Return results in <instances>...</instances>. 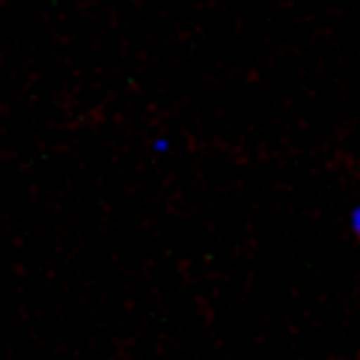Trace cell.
I'll return each mask as SVG.
<instances>
[{"instance_id":"6da1fadb","label":"cell","mask_w":360,"mask_h":360,"mask_svg":"<svg viewBox=\"0 0 360 360\" xmlns=\"http://www.w3.org/2000/svg\"><path fill=\"white\" fill-rule=\"evenodd\" d=\"M352 226H354V233H357V238H360V209L352 212Z\"/></svg>"}]
</instances>
